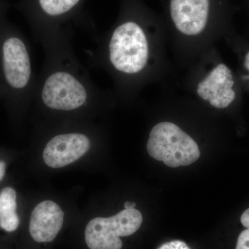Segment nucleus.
I'll use <instances>...</instances> for the list:
<instances>
[{
    "label": "nucleus",
    "instance_id": "1",
    "mask_svg": "<svg viewBox=\"0 0 249 249\" xmlns=\"http://www.w3.org/2000/svg\"><path fill=\"white\" fill-rule=\"evenodd\" d=\"M71 34L42 44L45 60L37 76L34 97L42 109L72 113L93 107L103 93L91 80L71 45Z\"/></svg>",
    "mask_w": 249,
    "mask_h": 249
},
{
    "label": "nucleus",
    "instance_id": "2",
    "mask_svg": "<svg viewBox=\"0 0 249 249\" xmlns=\"http://www.w3.org/2000/svg\"><path fill=\"white\" fill-rule=\"evenodd\" d=\"M149 58L148 42L137 23L128 21L118 26L111 36L100 42L90 55V67L107 66L124 76L139 74Z\"/></svg>",
    "mask_w": 249,
    "mask_h": 249
},
{
    "label": "nucleus",
    "instance_id": "3",
    "mask_svg": "<svg viewBox=\"0 0 249 249\" xmlns=\"http://www.w3.org/2000/svg\"><path fill=\"white\" fill-rule=\"evenodd\" d=\"M147 150L152 158L170 168L193 164L199 160L196 142L175 124L161 122L152 129Z\"/></svg>",
    "mask_w": 249,
    "mask_h": 249
},
{
    "label": "nucleus",
    "instance_id": "4",
    "mask_svg": "<svg viewBox=\"0 0 249 249\" xmlns=\"http://www.w3.org/2000/svg\"><path fill=\"white\" fill-rule=\"evenodd\" d=\"M1 61L3 76L9 89L27 99L33 97L37 77L24 39L16 36L5 37L1 42Z\"/></svg>",
    "mask_w": 249,
    "mask_h": 249
},
{
    "label": "nucleus",
    "instance_id": "5",
    "mask_svg": "<svg viewBox=\"0 0 249 249\" xmlns=\"http://www.w3.org/2000/svg\"><path fill=\"white\" fill-rule=\"evenodd\" d=\"M142 223V213L124 209L110 217H96L85 229V237L89 249H121V237L135 233Z\"/></svg>",
    "mask_w": 249,
    "mask_h": 249
},
{
    "label": "nucleus",
    "instance_id": "6",
    "mask_svg": "<svg viewBox=\"0 0 249 249\" xmlns=\"http://www.w3.org/2000/svg\"><path fill=\"white\" fill-rule=\"evenodd\" d=\"M90 147L91 139L83 132L58 134L46 144L44 161L50 168H63L81 158L89 151Z\"/></svg>",
    "mask_w": 249,
    "mask_h": 249
},
{
    "label": "nucleus",
    "instance_id": "7",
    "mask_svg": "<svg viewBox=\"0 0 249 249\" xmlns=\"http://www.w3.org/2000/svg\"><path fill=\"white\" fill-rule=\"evenodd\" d=\"M231 71L224 64L214 67L207 77L199 83L198 95L214 107H227L234 101L235 93Z\"/></svg>",
    "mask_w": 249,
    "mask_h": 249
},
{
    "label": "nucleus",
    "instance_id": "8",
    "mask_svg": "<svg viewBox=\"0 0 249 249\" xmlns=\"http://www.w3.org/2000/svg\"><path fill=\"white\" fill-rule=\"evenodd\" d=\"M63 211L53 201H42L31 213L29 232L33 240L39 243L52 242L61 230Z\"/></svg>",
    "mask_w": 249,
    "mask_h": 249
},
{
    "label": "nucleus",
    "instance_id": "9",
    "mask_svg": "<svg viewBox=\"0 0 249 249\" xmlns=\"http://www.w3.org/2000/svg\"><path fill=\"white\" fill-rule=\"evenodd\" d=\"M170 11L178 31L186 35H197L207 23L209 0H171Z\"/></svg>",
    "mask_w": 249,
    "mask_h": 249
},
{
    "label": "nucleus",
    "instance_id": "10",
    "mask_svg": "<svg viewBox=\"0 0 249 249\" xmlns=\"http://www.w3.org/2000/svg\"><path fill=\"white\" fill-rule=\"evenodd\" d=\"M80 1L81 0H37V4L42 14L49 19L38 42L40 45L60 36L57 30V19L71 12Z\"/></svg>",
    "mask_w": 249,
    "mask_h": 249
},
{
    "label": "nucleus",
    "instance_id": "11",
    "mask_svg": "<svg viewBox=\"0 0 249 249\" xmlns=\"http://www.w3.org/2000/svg\"><path fill=\"white\" fill-rule=\"evenodd\" d=\"M17 193L12 187H5L0 191V229L14 232L19 225L17 213Z\"/></svg>",
    "mask_w": 249,
    "mask_h": 249
},
{
    "label": "nucleus",
    "instance_id": "12",
    "mask_svg": "<svg viewBox=\"0 0 249 249\" xmlns=\"http://www.w3.org/2000/svg\"><path fill=\"white\" fill-rule=\"evenodd\" d=\"M236 249H249V229L243 231L239 235Z\"/></svg>",
    "mask_w": 249,
    "mask_h": 249
},
{
    "label": "nucleus",
    "instance_id": "13",
    "mask_svg": "<svg viewBox=\"0 0 249 249\" xmlns=\"http://www.w3.org/2000/svg\"><path fill=\"white\" fill-rule=\"evenodd\" d=\"M158 249H191L184 242L181 240L170 241L163 244Z\"/></svg>",
    "mask_w": 249,
    "mask_h": 249
},
{
    "label": "nucleus",
    "instance_id": "14",
    "mask_svg": "<svg viewBox=\"0 0 249 249\" xmlns=\"http://www.w3.org/2000/svg\"><path fill=\"white\" fill-rule=\"evenodd\" d=\"M241 223L244 227L249 229V209L244 212V213L241 216Z\"/></svg>",
    "mask_w": 249,
    "mask_h": 249
},
{
    "label": "nucleus",
    "instance_id": "15",
    "mask_svg": "<svg viewBox=\"0 0 249 249\" xmlns=\"http://www.w3.org/2000/svg\"><path fill=\"white\" fill-rule=\"evenodd\" d=\"M6 164L4 160H0V182L4 179L6 175Z\"/></svg>",
    "mask_w": 249,
    "mask_h": 249
},
{
    "label": "nucleus",
    "instance_id": "16",
    "mask_svg": "<svg viewBox=\"0 0 249 249\" xmlns=\"http://www.w3.org/2000/svg\"><path fill=\"white\" fill-rule=\"evenodd\" d=\"M135 203L129 202V201H127L124 204V209H135Z\"/></svg>",
    "mask_w": 249,
    "mask_h": 249
},
{
    "label": "nucleus",
    "instance_id": "17",
    "mask_svg": "<svg viewBox=\"0 0 249 249\" xmlns=\"http://www.w3.org/2000/svg\"><path fill=\"white\" fill-rule=\"evenodd\" d=\"M245 65L246 68L249 71V52L247 53V55H246Z\"/></svg>",
    "mask_w": 249,
    "mask_h": 249
}]
</instances>
